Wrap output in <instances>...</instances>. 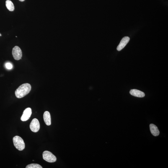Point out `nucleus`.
<instances>
[{"label": "nucleus", "instance_id": "1", "mask_svg": "<svg viewBox=\"0 0 168 168\" xmlns=\"http://www.w3.org/2000/svg\"><path fill=\"white\" fill-rule=\"evenodd\" d=\"M31 90V86L28 83L21 85L16 90L15 94L16 97L19 99L22 98L28 94Z\"/></svg>", "mask_w": 168, "mask_h": 168}, {"label": "nucleus", "instance_id": "2", "mask_svg": "<svg viewBox=\"0 0 168 168\" xmlns=\"http://www.w3.org/2000/svg\"><path fill=\"white\" fill-rule=\"evenodd\" d=\"M14 146L19 151H22L25 148V144L23 140L21 137L16 136L13 138Z\"/></svg>", "mask_w": 168, "mask_h": 168}, {"label": "nucleus", "instance_id": "3", "mask_svg": "<svg viewBox=\"0 0 168 168\" xmlns=\"http://www.w3.org/2000/svg\"><path fill=\"white\" fill-rule=\"evenodd\" d=\"M43 158L45 160L49 163H54L56 161V158L51 152L47 151H44Z\"/></svg>", "mask_w": 168, "mask_h": 168}, {"label": "nucleus", "instance_id": "4", "mask_svg": "<svg viewBox=\"0 0 168 168\" xmlns=\"http://www.w3.org/2000/svg\"><path fill=\"white\" fill-rule=\"evenodd\" d=\"M12 55L14 59L16 60H20L22 56V50L20 47L16 46L13 49Z\"/></svg>", "mask_w": 168, "mask_h": 168}, {"label": "nucleus", "instance_id": "5", "mask_svg": "<svg viewBox=\"0 0 168 168\" xmlns=\"http://www.w3.org/2000/svg\"><path fill=\"white\" fill-rule=\"evenodd\" d=\"M30 128L31 131L34 132H37L40 128V124L38 120L36 118L33 119L31 122Z\"/></svg>", "mask_w": 168, "mask_h": 168}, {"label": "nucleus", "instance_id": "6", "mask_svg": "<svg viewBox=\"0 0 168 168\" xmlns=\"http://www.w3.org/2000/svg\"><path fill=\"white\" fill-rule=\"evenodd\" d=\"M32 113V109L30 108H27L24 111L21 119L22 121H25L29 119Z\"/></svg>", "mask_w": 168, "mask_h": 168}, {"label": "nucleus", "instance_id": "7", "mask_svg": "<svg viewBox=\"0 0 168 168\" xmlns=\"http://www.w3.org/2000/svg\"><path fill=\"white\" fill-rule=\"evenodd\" d=\"M130 40L129 37H124L122 39L120 43L119 44L117 48V50L119 51H120L124 48L125 46L128 43Z\"/></svg>", "mask_w": 168, "mask_h": 168}, {"label": "nucleus", "instance_id": "8", "mask_svg": "<svg viewBox=\"0 0 168 168\" xmlns=\"http://www.w3.org/2000/svg\"><path fill=\"white\" fill-rule=\"evenodd\" d=\"M130 94L131 95L138 97H143L145 96L144 92L137 89H132L130 91Z\"/></svg>", "mask_w": 168, "mask_h": 168}, {"label": "nucleus", "instance_id": "9", "mask_svg": "<svg viewBox=\"0 0 168 168\" xmlns=\"http://www.w3.org/2000/svg\"><path fill=\"white\" fill-rule=\"evenodd\" d=\"M43 119L44 121L47 125H50L51 124V117L50 112L45 111L44 113Z\"/></svg>", "mask_w": 168, "mask_h": 168}, {"label": "nucleus", "instance_id": "10", "mask_svg": "<svg viewBox=\"0 0 168 168\" xmlns=\"http://www.w3.org/2000/svg\"><path fill=\"white\" fill-rule=\"evenodd\" d=\"M150 129L152 134L154 136H157L159 135L160 132L156 125L153 124H151L150 125Z\"/></svg>", "mask_w": 168, "mask_h": 168}, {"label": "nucleus", "instance_id": "11", "mask_svg": "<svg viewBox=\"0 0 168 168\" xmlns=\"http://www.w3.org/2000/svg\"><path fill=\"white\" fill-rule=\"evenodd\" d=\"M6 6L9 11H13L14 10V7L13 3L10 0H7L6 1Z\"/></svg>", "mask_w": 168, "mask_h": 168}, {"label": "nucleus", "instance_id": "12", "mask_svg": "<svg viewBox=\"0 0 168 168\" xmlns=\"http://www.w3.org/2000/svg\"><path fill=\"white\" fill-rule=\"evenodd\" d=\"M26 168H42V167L39 164H31L27 165Z\"/></svg>", "mask_w": 168, "mask_h": 168}, {"label": "nucleus", "instance_id": "13", "mask_svg": "<svg viewBox=\"0 0 168 168\" xmlns=\"http://www.w3.org/2000/svg\"><path fill=\"white\" fill-rule=\"evenodd\" d=\"M6 67L8 69H12L13 68V66L11 63H7L5 65Z\"/></svg>", "mask_w": 168, "mask_h": 168}, {"label": "nucleus", "instance_id": "14", "mask_svg": "<svg viewBox=\"0 0 168 168\" xmlns=\"http://www.w3.org/2000/svg\"><path fill=\"white\" fill-rule=\"evenodd\" d=\"M19 1L21 2L24 1H25V0H19Z\"/></svg>", "mask_w": 168, "mask_h": 168}, {"label": "nucleus", "instance_id": "15", "mask_svg": "<svg viewBox=\"0 0 168 168\" xmlns=\"http://www.w3.org/2000/svg\"><path fill=\"white\" fill-rule=\"evenodd\" d=\"M1 36V33H0V36Z\"/></svg>", "mask_w": 168, "mask_h": 168}]
</instances>
